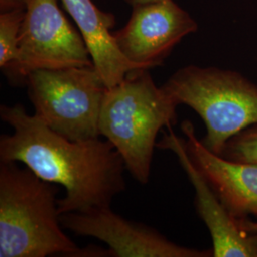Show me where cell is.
<instances>
[{"label": "cell", "instance_id": "cell-5", "mask_svg": "<svg viewBox=\"0 0 257 257\" xmlns=\"http://www.w3.org/2000/svg\"><path fill=\"white\" fill-rule=\"evenodd\" d=\"M35 115L73 141L100 137L99 115L107 91L93 67L37 70L25 80Z\"/></svg>", "mask_w": 257, "mask_h": 257}, {"label": "cell", "instance_id": "cell-2", "mask_svg": "<svg viewBox=\"0 0 257 257\" xmlns=\"http://www.w3.org/2000/svg\"><path fill=\"white\" fill-rule=\"evenodd\" d=\"M56 184L17 162H0V257L88 256L65 234Z\"/></svg>", "mask_w": 257, "mask_h": 257}, {"label": "cell", "instance_id": "cell-8", "mask_svg": "<svg viewBox=\"0 0 257 257\" xmlns=\"http://www.w3.org/2000/svg\"><path fill=\"white\" fill-rule=\"evenodd\" d=\"M60 222L63 229L77 235L104 242L109 247L110 256H212L210 250L178 246L156 230L121 217L110 207L86 212H66L60 214Z\"/></svg>", "mask_w": 257, "mask_h": 257}, {"label": "cell", "instance_id": "cell-6", "mask_svg": "<svg viewBox=\"0 0 257 257\" xmlns=\"http://www.w3.org/2000/svg\"><path fill=\"white\" fill-rule=\"evenodd\" d=\"M58 0H25L19 56L5 71L11 79L25 82L37 70L93 67L79 31L58 6Z\"/></svg>", "mask_w": 257, "mask_h": 257}, {"label": "cell", "instance_id": "cell-13", "mask_svg": "<svg viewBox=\"0 0 257 257\" xmlns=\"http://www.w3.org/2000/svg\"><path fill=\"white\" fill-rule=\"evenodd\" d=\"M221 156L238 162L257 163V127L241 132L229 140Z\"/></svg>", "mask_w": 257, "mask_h": 257}, {"label": "cell", "instance_id": "cell-3", "mask_svg": "<svg viewBox=\"0 0 257 257\" xmlns=\"http://www.w3.org/2000/svg\"><path fill=\"white\" fill-rule=\"evenodd\" d=\"M178 105L162 86H156L150 69L133 71L107 89L99 115L100 136L116 149L139 183L149 182L157 135L176 122Z\"/></svg>", "mask_w": 257, "mask_h": 257}, {"label": "cell", "instance_id": "cell-7", "mask_svg": "<svg viewBox=\"0 0 257 257\" xmlns=\"http://www.w3.org/2000/svg\"><path fill=\"white\" fill-rule=\"evenodd\" d=\"M196 30V21L174 0H159L134 6L127 24L112 34L128 60L152 69Z\"/></svg>", "mask_w": 257, "mask_h": 257}, {"label": "cell", "instance_id": "cell-9", "mask_svg": "<svg viewBox=\"0 0 257 257\" xmlns=\"http://www.w3.org/2000/svg\"><path fill=\"white\" fill-rule=\"evenodd\" d=\"M169 133L156 144L161 150H170L189 176L195 191L196 209L210 230L212 239V256L257 257V233L243 226V218L235 216L226 207L211 184L193 163L186 149L185 140L168 127Z\"/></svg>", "mask_w": 257, "mask_h": 257}, {"label": "cell", "instance_id": "cell-15", "mask_svg": "<svg viewBox=\"0 0 257 257\" xmlns=\"http://www.w3.org/2000/svg\"><path fill=\"white\" fill-rule=\"evenodd\" d=\"M243 226L248 231L257 233V222H251V221L243 219Z\"/></svg>", "mask_w": 257, "mask_h": 257}, {"label": "cell", "instance_id": "cell-12", "mask_svg": "<svg viewBox=\"0 0 257 257\" xmlns=\"http://www.w3.org/2000/svg\"><path fill=\"white\" fill-rule=\"evenodd\" d=\"M24 10H13L0 14V67L9 69L19 56V36Z\"/></svg>", "mask_w": 257, "mask_h": 257}, {"label": "cell", "instance_id": "cell-1", "mask_svg": "<svg viewBox=\"0 0 257 257\" xmlns=\"http://www.w3.org/2000/svg\"><path fill=\"white\" fill-rule=\"evenodd\" d=\"M0 118L14 128L0 137V162H20L34 174L65 188L59 214L110 207L126 189L123 158L107 139L73 141L30 115L24 106L1 105Z\"/></svg>", "mask_w": 257, "mask_h": 257}, {"label": "cell", "instance_id": "cell-14", "mask_svg": "<svg viewBox=\"0 0 257 257\" xmlns=\"http://www.w3.org/2000/svg\"><path fill=\"white\" fill-rule=\"evenodd\" d=\"M25 9V0H0V11Z\"/></svg>", "mask_w": 257, "mask_h": 257}, {"label": "cell", "instance_id": "cell-10", "mask_svg": "<svg viewBox=\"0 0 257 257\" xmlns=\"http://www.w3.org/2000/svg\"><path fill=\"white\" fill-rule=\"evenodd\" d=\"M186 149L221 200L235 216L257 217V163L238 162L212 153L194 132L191 121H184Z\"/></svg>", "mask_w": 257, "mask_h": 257}, {"label": "cell", "instance_id": "cell-16", "mask_svg": "<svg viewBox=\"0 0 257 257\" xmlns=\"http://www.w3.org/2000/svg\"><path fill=\"white\" fill-rule=\"evenodd\" d=\"M128 5L132 7L140 5V4H145V3H150V2H155V1H159V0H124Z\"/></svg>", "mask_w": 257, "mask_h": 257}, {"label": "cell", "instance_id": "cell-4", "mask_svg": "<svg viewBox=\"0 0 257 257\" xmlns=\"http://www.w3.org/2000/svg\"><path fill=\"white\" fill-rule=\"evenodd\" d=\"M162 87L200 115L207 128L202 142L216 155H222L231 138L257 124V86L238 73L191 65Z\"/></svg>", "mask_w": 257, "mask_h": 257}, {"label": "cell", "instance_id": "cell-11", "mask_svg": "<svg viewBox=\"0 0 257 257\" xmlns=\"http://www.w3.org/2000/svg\"><path fill=\"white\" fill-rule=\"evenodd\" d=\"M72 17L92 57L93 68L107 88L119 84L128 73L150 69L128 60L117 46L112 32L114 16L99 9L92 0H61Z\"/></svg>", "mask_w": 257, "mask_h": 257}]
</instances>
